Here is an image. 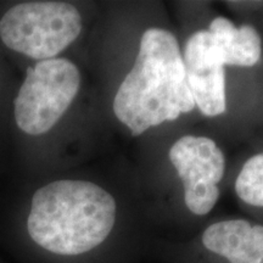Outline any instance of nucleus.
<instances>
[{"label": "nucleus", "instance_id": "nucleus-3", "mask_svg": "<svg viewBox=\"0 0 263 263\" xmlns=\"http://www.w3.org/2000/svg\"><path fill=\"white\" fill-rule=\"evenodd\" d=\"M111 107L133 137L192 112L195 103L172 32L150 27L143 33L133 67L118 85Z\"/></svg>", "mask_w": 263, "mask_h": 263}, {"label": "nucleus", "instance_id": "nucleus-10", "mask_svg": "<svg viewBox=\"0 0 263 263\" xmlns=\"http://www.w3.org/2000/svg\"><path fill=\"white\" fill-rule=\"evenodd\" d=\"M240 200L255 207H263V153L250 157L235 180Z\"/></svg>", "mask_w": 263, "mask_h": 263}, {"label": "nucleus", "instance_id": "nucleus-6", "mask_svg": "<svg viewBox=\"0 0 263 263\" xmlns=\"http://www.w3.org/2000/svg\"><path fill=\"white\" fill-rule=\"evenodd\" d=\"M186 82L195 106L207 117L227 110L226 65L209 31L195 32L183 52Z\"/></svg>", "mask_w": 263, "mask_h": 263}, {"label": "nucleus", "instance_id": "nucleus-7", "mask_svg": "<svg viewBox=\"0 0 263 263\" xmlns=\"http://www.w3.org/2000/svg\"><path fill=\"white\" fill-rule=\"evenodd\" d=\"M202 249L224 263H263V226L241 218L207 226L200 236Z\"/></svg>", "mask_w": 263, "mask_h": 263}, {"label": "nucleus", "instance_id": "nucleus-2", "mask_svg": "<svg viewBox=\"0 0 263 263\" xmlns=\"http://www.w3.org/2000/svg\"><path fill=\"white\" fill-rule=\"evenodd\" d=\"M83 87V72L68 57L20 68L8 115L11 178H33L52 171Z\"/></svg>", "mask_w": 263, "mask_h": 263}, {"label": "nucleus", "instance_id": "nucleus-5", "mask_svg": "<svg viewBox=\"0 0 263 263\" xmlns=\"http://www.w3.org/2000/svg\"><path fill=\"white\" fill-rule=\"evenodd\" d=\"M168 159L183 182L186 209L195 216L209 215L218 202L226 172L223 151L207 137L184 136L171 146Z\"/></svg>", "mask_w": 263, "mask_h": 263}, {"label": "nucleus", "instance_id": "nucleus-9", "mask_svg": "<svg viewBox=\"0 0 263 263\" xmlns=\"http://www.w3.org/2000/svg\"><path fill=\"white\" fill-rule=\"evenodd\" d=\"M18 71L0 48V177L9 172L8 115Z\"/></svg>", "mask_w": 263, "mask_h": 263}, {"label": "nucleus", "instance_id": "nucleus-4", "mask_svg": "<svg viewBox=\"0 0 263 263\" xmlns=\"http://www.w3.org/2000/svg\"><path fill=\"white\" fill-rule=\"evenodd\" d=\"M85 17L80 6L62 0L0 2V48L12 65L66 57L82 38Z\"/></svg>", "mask_w": 263, "mask_h": 263}, {"label": "nucleus", "instance_id": "nucleus-8", "mask_svg": "<svg viewBox=\"0 0 263 263\" xmlns=\"http://www.w3.org/2000/svg\"><path fill=\"white\" fill-rule=\"evenodd\" d=\"M207 31L211 33L226 66L251 67L259 61L261 37L251 25L236 27L229 18L218 16L212 20Z\"/></svg>", "mask_w": 263, "mask_h": 263}, {"label": "nucleus", "instance_id": "nucleus-1", "mask_svg": "<svg viewBox=\"0 0 263 263\" xmlns=\"http://www.w3.org/2000/svg\"><path fill=\"white\" fill-rule=\"evenodd\" d=\"M0 196V250L18 263H103L120 210L87 177L11 178Z\"/></svg>", "mask_w": 263, "mask_h": 263}, {"label": "nucleus", "instance_id": "nucleus-11", "mask_svg": "<svg viewBox=\"0 0 263 263\" xmlns=\"http://www.w3.org/2000/svg\"><path fill=\"white\" fill-rule=\"evenodd\" d=\"M0 263H6L5 261H4V259H3L2 257H0Z\"/></svg>", "mask_w": 263, "mask_h": 263}]
</instances>
